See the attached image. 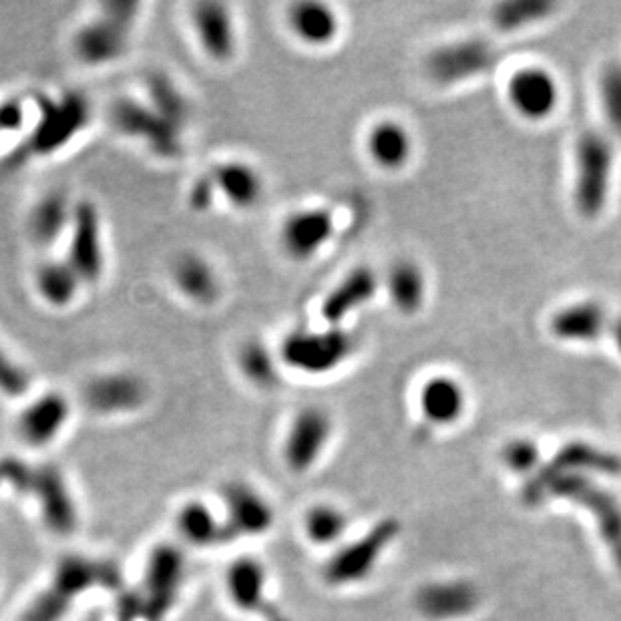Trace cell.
I'll return each mask as SVG.
<instances>
[{"label":"cell","mask_w":621,"mask_h":621,"mask_svg":"<svg viewBox=\"0 0 621 621\" xmlns=\"http://www.w3.org/2000/svg\"><path fill=\"white\" fill-rule=\"evenodd\" d=\"M226 593L232 605L264 621H290L270 597V573L262 559L242 555L226 569Z\"/></svg>","instance_id":"obj_21"},{"label":"cell","mask_w":621,"mask_h":621,"mask_svg":"<svg viewBox=\"0 0 621 621\" xmlns=\"http://www.w3.org/2000/svg\"><path fill=\"white\" fill-rule=\"evenodd\" d=\"M89 119L87 101L81 95H61V99H39L35 123L25 151L31 155H51L65 149L79 135Z\"/></svg>","instance_id":"obj_16"},{"label":"cell","mask_w":621,"mask_h":621,"mask_svg":"<svg viewBox=\"0 0 621 621\" xmlns=\"http://www.w3.org/2000/svg\"><path fill=\"white\" fill-rule=\"evenodd\" d=\"M609 338H611V342H613V346H615V350H617V354L621 358V314L611 320Z\"/></svg>","instance_id":"obj_39"},{"label":"cell","mask_w":621,"mask_h":621,"mask_svg":"<svg viewBox=\"0 0 621 621\" xmlns=\"http://www.w3.org/2000/svg\"><path fill=\"white\" fill-rule=\"evenodd\" d=\"M358 338L348 326L294 328L276 342L278 358L288 372L320 378L346 366L356 354Z\"/></svg>","instance_id":"obj_4"},{"label":"cell","mask_w":621,"mask_h":621,"mask_svg":"<svg viewBox=\"0 0 621 621\" xmlns=\"http://www.w3.org/2000/svg\"><path fill=\"white\" fill-rule=\"evenodd\" d=\"M234 364L244 382L256 390L276 392L284 384L286 370L278 358L276 344L264 338H244L234 352Z\"/></svg>","instance_id":"obj_32"},{"label":"cell","mask_w":621,"mask_h":621,"mask_svg":"<svg viewBox=\"0 0 621 621\" xmlns=\"http://www.w3.org/2000/svg\"><path fill=\"white\" fill-rule=\"evenodd\" d=\"M73 419V400L57 388L31 394L17 412V439L31 451L53 447L69 429Z\"/></svg>","instance_id":"obj_14"},{"label":"cell","mask_w":621,"mask_h":621,"mask_svg":"<svg viewBox=\"0 0 621 621\" xmlns=\"http://www.w3.org/2000/svg\"><path fill=\"white\" fill-rule=\"evenodd\" d=\"M302 529L310 543L318 547H332L342 541L348 529V517L332 503H316L304 513Z\"/></svg>","instance_id":"obj_35"},{"label":"cell","mask_w":621,"mask_h":621,"mask_svg":"<svg viewBox=\"0 0 621 621\" xmlns=\"http://www.w3.org/2000/svg\"><path fill=\"white\" fill-rule=\"evenodd\" d=\"M220 511L232 543L268 535L276 525L272 499L254 483L234 479L220 487Z\"/></svg>","instance_id":"obj_17"},{"label":"cell","mask_w":621,"mask_h":621,"mask_svg":"<svg viewBox=\"0 0 621 621\" xmlns=\"http://www.w3.org/2000/svg\"><path fill=\"white\" fill-rule=\"evenodd\" d=\"M151 400V384L131 368H109L91 374L81 388L83 406L99 419H121L141 412Z\"/></svg>","instance_id":"obj_8"},{"label":"cell","mask_w":621,"mask_h":621,"mask_svg":"<svg viewBox=\"0 0 621 621\" xmlns=\"http://www.w3.org/2000/svg\"><path fill=\"white\" fill-rule=\"evenodd\" d=\"M613 559H615V563H617V567H619V571H621V553H619V555H615Z\"/></svg>","instance_id":"obj_40"},{"label":"cell","mask_w":621,"mask_h":621,"mask_svg":"<svg viewBox=\"0 0 621 621\" xmlns=\"http://www.w3.org/2000/svg\"><path fill=\"white\" fill-rule=\"evenodd\" d=\"M175 533L179 535V545L191 549H216L232 543L222 511L197 497L179 505L175 513Z\"/></svg>","instance_id":"obj_27"},{"label":"cell","mask_w":621,"mask_h":621,"mask_svg":"<svg viewBox=\"0 0 621 621\" xmlns=\"http://www.w3.org/2000/svg\"><path fill=\"white\" fill-rule=\"evenodd\" d=\"M382 290V278L372 266H354L338 278L318 302L320 324L346 326L352 316L372 304Z\"/></svg>","instance_id":"obj_22"},{"label":"cell","mask_w":621,"mask_h":621,"mask_svg":"<svg viewBox=\"0 0 621 621\" xmlns=\"http://www.w3.org/2000/svg\"><path fill=\"white\" fill-rule=\"evenodd\" d=\"M557 11L549 0H507L491 11V23L501 33H517L547 21Z\"/></svg>","instance_id":"obj_34"},{"label":"cell","mask_w":621,"mask_h":621,"mask_svg":"<svg viewBox=\"0 0 621 621\" xmlns=\"http://www.w3.org/2000/svg\"><path fill=\"white\" fill-rule=\"evenodd\" d=\"M61 256L79 274L85 288L99 286L107 276V238L99 205L89 197H77L73 222Z\"/></svg>","instance_id":"obj_7"},{"label":"cell","mask_w":621,"mask_h":621,"mask_svg":"<svg viewBox=\"0 0 621 621\" xmlns=\"http://www.w3.org/2000/svg\"><path fill=\"white\" fill-rule=\"evenodd\" d=\"M111 123L119 135L139 143L157 157L173 159L181 153L183 127L167 119L143 97L125 95L115 101Z\"/></svg>","instance_id":"obj_10"},{"label":"cell","mask_w":621,"mask_h":621,"mask_svg":"<svg viewBox=\"0 0 621 621\" xmlns=\"http://www.w3.org/2000/svg\"><path fill=\"white\" fill-rule=\"evenodd\" d=\"M601 115L609 131L621 137V59L607 61L597 77Z\"/></svg>","instance_id":"obj_36"},{"label":"cell","mask_w":621,"mask_h":621,"mask_svg":"<svg viewBox=\"0 0 621 621\" xmlns=\"http://www.w3.org/2000/svg\"><path fill=\"white\" fill-rule=\"evenodd\" d=\"M419 408L429 425L453 427L467 410V388L453 374H433L421 384Z\"/></svg>","instance_id":"obj_30"},{"label":"cell","mask_w":621,"mask_h":621,"mask_svg":"<svg viewBox=\"0 0 621 621\" xmlns=\"http://www.w3.org/2000/svg\"><path fill=\"white\" fill-rule=\"evenodd\" d=\"M364 151L374 167L386 173L402 171L414 155V137L408 127L392 117L374 121L364 135Z\"/></svg>","instance_id":"obj_29"},{"label":"cell","mask_w":621,"mask_h":621,"mask_svg":"<svg viewBox=\"0 0 621 621\" xmlns=\"http://www.w3.org/2000/svg\"><path fill=\"white\" fill-rule=\"evenodd\" d=\"M33 372L29 366L0 340V396L25 400L33 394Z\"/></svg>","instance_id":"obj_37"},{"label":"cell","mask_w":621,"mask_h":621,"mask_svg":"<svg viewBox=\"0 0 621 621\" xmlns=\"http://www.w3.org/2000/svg\"><path fill=\"white\" fill-rule=\"evenodd\" d=\"M187 579V559L179 543L151 549L137 589L129 591L119 609V621H165L173 613Z\"/></svg>","instance_id":"obj_3"},{"label":"cell","mask_w":621,"mask_h":621,"mask_svg":"<svg viewBox=\"0 0 621 621\" xmlns=\"http://www.w3.org/2000/svg\"><path fill=\"white\" fill-rule=\"evenodd\" d=\"M75 203L77 197L63 187L47 189L31 203L25 220V232L29 242L39 252L49 256L63 248L73 222Z\"/></svg>","instance_id":"obj_23"},{"label":"cell","mask_w":621,"mask_h":621,"mask_svg":"<svg viewBox=\"0 0 621 621\" xmlns=\"http://www.w3.org/2000/svg\"><path fill=\"white\" fill-rule=\"evenodd\" d=\"M338 234V216L328 205H300L286 212L276 240L286 260L308 264L318 260Z\"/></svg>","instance_id":"obj_11"},{"label":"cell","mask_w":621,"mask_h":621,"mask_svg":"<svg viewBox=\"0 0 621 621\" xmlns=\"http://www.w3.org/2000/svg\"><path fill=\"white\" fill-rule=\"evenodd\" d=\"M400 533V523L392 517L378 521L364 535L340 545L328 557L322 577L332 587H346L364 581L378 565L386 549Z\"/></svg>","instance_id":"obj_12"},{"label":"cell","mask_w":621,"mask_h":621,"mask_svg":"<svg viewBox=\"0 0 621 621\" xmlns=\"http://www.w3.org/2000/svg\"><path fill=\"white\" fill-rule=\"evenodd\" d=\"M481 603V591L473 581H433L419 589L417 609L429 621H455L471 615Z\"/></svg>","instance_id":"obj_26"},{"label":"cell","mask_w":621,"mask_h":621,"mask_svg":"<svg viewBox=\"0 0 621 621\" xmlns=\"http://www.w3.org/2000/svg\"><path fill=\"white\" fill-rule=\"evenodd\" d=\"M621 459L595 445L573 441L561 447L555 457L545 463L531 479H551L559 475H619Z\"/></svg>","instance_id":"obj_31"},{"label":"cell","mask_w":621,"mask_h":621,"mask_svg":"<svg viewBox=\"0 0 621 621\" xmlns=\"http://www.w3.org/2000/svg\"><path fill=\"white\" fill-rule=\"evenodd\" d=\"M282 23L290 39L308 51L330 49L342 35L338 9L322 0H298L288 5Z\"/></svg>","instance_id":"obj_24"},{"label":"cell","mask_w":621,"mask_h":621,"mask_svg":"<svg viewBox=\"0 0 621 621\" xmlns=\"http://www.w3.org/2000/svg\"><path fill=\"white\" fill-rule=\"evenodd\" d=\"M167 280L173 292L193 308H214L226 292L222 270L199 250L177 252L167 266Z\"/></svg>","instance_id":"obj_19"},{"label":"cell","mask_w":621,"mask_h":621,"mask_svg":"<svg viewBox=\"0 0 621 621\" xmlns=\"http://www.w3.org/2000/svg\"><path fill=\"white\" fill-rule=\"evenodd\" d=\"M613 316L599 300L585 298L557 308L549 322V334L563 344H595L609 336Z\"/></svg>","instance_id":"obj_25"},{"label":"cell","mask_w":621,"mask_h":621,"mask_svg":"<svg viewBox=\"0 0 621 621\" xmlns=\"http://www.w3.org/2000/svg\"><path fill=\"white\" fill-rule=\"evenodd\" d=\"M139 5H101L97 15L81 23L71 35V53L83 67H109L131 47L135 11Z\"/></svg>","instance_id":"obj_6"},{"label":"cell","mask_w":621,"mask_h":621,"mask_svg":"<svg viewBox=\"0 0 621 621\" xmlns=\"http://www.w3.org/2000/svg\"><path fill=\"white\" fill-rule=\"evenodd\" d=\"M503 463L509 471L517 473V475H525V477H533L543 465H541V449L535 441L519 437L509 441L503 447Z\"/></svg>","instance_id":"obj_38"},{"label":"cell","mask_w":621,"mask_h":621,"mask_svg":"<svg viewBox=\"0 0 621 621\" xmlns=\"http://www.w3.org/2000/svg\"><path fill=\"white\" fill-rule=\"evenodd\" d=\"M35 296L51 310H69L83 296L85 284L61 254L43 256L31 274Z\"/></svg>","instance_id":"obj_28"},{"label":"cell","mask_w":621,"mask_h":621,"mask_svg":"<svg viewBox=\"0 0 621 621\" xmlns=\"http://www.w3.org/2000/svg\"><path fill=\"white\" fill-rule=\"evenodd\" d=\"M505 99L513 113L523 121L543 123L557 113L563 101V91L557 75L549 67L531 63L509 75Z\"/></svg>","instance_id":"obj_18"},{"label":"cell","mask_w":621,"mask_h":621,"mask_svg":"<svg viewBox=\"0 0 621 621\" xmlns=\"http://www.w3.org/2000/svg\"><path fill=\"white\" fill-rule=\"evenodd\" d=\"M121 585L123 579L115 561L69 553L59 559L47 583L33 593L15 621H65L87 593L119 591Z\"/></svg>","instance_id":"obj_1"},{"label":"cell","mask_w":621,"mask_h":621,"mask_svg":"<svg viewBox=\"0 0 621 621\" xmlns=\"http://www.w3.org/2000/svg\"><path fill=\"white\" fill-rule=\"evenodd\" d=\"M382 288L390 304L402 316L419 314L429 298V278L423 266L414 260H396L382 278Z\"/></svg>","instance_id":"obj_33"},{"label":"cell","mask_w":621,"mask_h":621,"mask_svg":"<svg viewBox=\"0 0 621 621\" xmlns=\"http://www.w3.org/2000/svg\"><path fill=\"white\" fill-rule=\"evenodd\" d=\"M0 487L29 499L53 537L71 539L79 531V501L59 465L3 457L0 459Z\"/></svg>","instance_id":"obj_2"},{"label":"cell","mask_w":621,"mask_h":621,"mask_svg":"<svg viewBox=\"0 0 621 621\" xmlns=\"http://www.w3.org/2000/svg\"><path fill=\"white\" fill-rule=\"evenodd\" d=\"M334 437L332 412L320 404L298 408L280 439V459L292 475H308L324 457Z\"/></svg>","instance_id":"obj_9"},{"label":"cell","mask_w":621,"mask_h":621,"mask_svg":"<svg viewBox=\"0 0 621 621\" xmlns=\"http://www.w3.org/2000/svg\"><path fill=\"white\" fill-rule=\"evenodd\" d=\"M499 65V51L477 37L459 39L433 49L425 61L431 83L439 87H457L489 75Z\"/></svg>","instance_id":"obj_15"},{"label":"cell","mask_w":621,"mask_h":621,"mask_svg":"<svg viewBox=\"0 0 621 621\" xmlns=\"http://www.w3.org/2000/svg\"><path fill=\"white\" fill-rule=\"evenodd\" d=\"M205 173L214 185L218 207H226L230 212H256L266 197V175L250 159L226 157L207 167Z\"/></svg>","instance_id":"obj_20"},{"label":"cell","mask_w":621,"mask_h":621,"mask_svg":"<svg viewBox=\"0 0 621 621\" xmlns=\"http://www.w3.org/2000/svg\"><path fill=\"white\" fill-rule=\"evenodd\" d=\"M615 145L607 133L585 129L573 145L571 199L583 220H597L605 214L615 175Z\"/></svg>","instance_id":"obj_5"},{"label":"cell","mask_w":621,"mask_h":621,"mask_svg":"<svg viewBox=\"0 0 621 621\" xmlns=\"http://www.w3.org/2000/svg\"><path fill=\"white\" fill-rule=\"evenodd\" d=\"M189 33L201 57L218 67L232 65L242 51L240 21L232 5L203 0L189 7Z\"/></svg>","instance_id":"obj_13"}]
</instances>
